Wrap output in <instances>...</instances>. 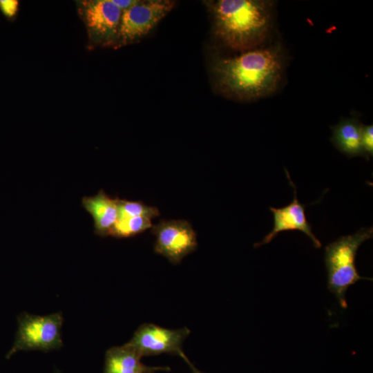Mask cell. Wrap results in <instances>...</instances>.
Masks as SVG:
<instances>
[{
	"instance_id": "cell-1",
	"label": "cell",
	"mask_w": 373,
	"mask_h": 373,
	"mask_svg": "<svg viewBox=\"0 0 373 373\" xmlns=\"http://www.w3.org/2000/svg\"><path fill=\"white\" fill-rule=\"evenodd\" d=\"M213 73L227 97L251 100L273 93L281 79L283 61L278 46L256 48L215 61Z\"/></svg>"
},
{
	"instance_id": "cell-2",
	"label": "cell",
	"mask_w": 373,
	"mask_h": 373,
	"mask_svg": "<svg viewBox=\"0 0 373 373\" xmlns=\"http://www.w3.org/2000/svg\"><path fill=\"white\" fill-rule=\"evenodd\" d=\"M272 4L265 0L209 1L216 36L233 50L257 48L270 30Z\"/></svg>"
},
{
	"instance_id": "cell-3",
	"label": "cell",
	"mask_w": 373,
	"mask_h": 373,
	"mask_svg": "<svg viewBox=\"0 0 373 373\" xmlns=\"http://www.w3.org/2000/svg\"><path fill=\"white\" fill-rule=\"evenodd\" d=\"M373 236V227H363L352 235L342 236L325 247V263L327 271V288L334 294L341 307L347 308L345 293L361 279L355 258L361 245Z\"/></svg>"
},
{
	"instance_id": "cell-4",
	"label": "cell",
	"mask_w": 373,
	"mask_h": 373,
	"mask_svg": "<svg viewBox=\"0 0 373 373\" xmlns=\"http://www.w3.org/2000/svg\"><path fill=\"white\" fill-rule=\"evenodd\" d=\"M90 46L116 48L122 11L111 0L76 1Z\"/></svg>"
},
{
	"instance_id": "cell-5",
	"label": "cell",
	"mask_w": 373,
	"mask_h": 373,
	"mask_svg": "<svg viewBox=\"0 0 373 373\" xmlns=\"http://www.w3.org/2000/svg\"><path fill=\"white\" fill-rule=\"evenodd\" d=\"M170 0L138 1L122 11L116 48L137 42L146 35L173 8Z\"/></svg>"
},
{
	"instance_id": "cell-6",
	"label": "cell",
	"mask_w": 373,
	"mask_h": 373,
	"mask_svg": "<svg viewBox=\"0 0 373 373\" xmlns=\"http://www.w3.org/2000/svg\"><path fill=\"white\" fill-rule=\"evenodd\" d=\"M62 321L58 313L44 316L23 314L19 319L15 343L8 355L19 350L48 351L59 347L62 344Z\"/></svg>"
},
{
	"instance_id": "cell-7",
	"label": "cell",
	"mask_w": 373,
	"mask_h": 373,
	"mask_svg": "<svg viewBox=\"0 0 373 373\" xmlns=\"http://www.w3.org/2000/svg\"><path fill=\"white\" fill-rule=\"evenodd\" d=\"M151 233L156 237L155 252L173 264L180 263L198 246L196 234L185 220H162L152 225Z\"/></svg>"
},
{
	"instance_id": "cell-8",
	"label": "cell",
	"mask_w": 373,
	"mask_h": 373,
	"mask_svg": "<svg viewBox=\"0 0 373 373\" xmlns=\"http://www.w3.org/2000/svg\"><path fill=\"white\" fill-rule=\"evenodd\" d=\"M186 327L177 329L162 327L152 323L142 325L126 344L140 356L171 354L181 356L182 345L189 335Z\"/></svg>"
},
{
	"instance_id": "cell-9",
	"label": "cell",
	"mask_w": 373,
	"mask_h": 373,
	"mask_svg": "<svg viewBox=\"0 0 373 373\" xmlns=\"http://www.w3.org/2000/svg\"><path fill=\"white\" fill-rule=\"evenodd\" d=\"M285 171L289 184L294 189V200L289 204L281 208L269 207L274 216V228L260 242L256 243L254 247L270 242L280 232L300 231L310 238L314 247L320 248L322 244L312 232V227L305 216V206L297 199L296 186L286 169Z\"/></svg>"
},
{
	"instance_id": "cell-10",
	"label": "cell",
	"mask_w": 373,
	"mask_h": 373,
	"mask_svg": "<svg viewBox=\"0 0 373 373\" xmlns=\"http://www.w3.org/2000/svg\"><path fill=\"white\" fill-rule=\"evenodd\" d=\"M82 204L93 219L95 233L108 236L117 218V198H111L100 190L95 195L84 196Z\"/></svg>"
},
{
	"instance_id": "cell-11",
	"label": "cell",
	"mask_w": 373,
	"mask_h": 373,
	"mask_svg": "<svg viewBox=\"0 0 373 373\" xmlns=\"http://www.w3.org/2000/svg\"><path fill=\"white\" fill-rule=\"evenodd\" d=\"M142 356L126 343L113 347L106 353L104 373H154L169 367H149L141 362Z\"/></svg>"
},
{
	"instance_id": "cell-12",
	"label": "cell",
	"mask_w": 373,
	"mask_h": 373,
	"mask_svg": "<svg viewBox=\"0 0 373 373\" xmlns=\"http://www.w3.org/2000/svg\"><path fill=\"white\" fill-rule=\"evenodd\" d=\"M362 126L363 124L354 118H342L336 125L331 126L330 140L348 157L362 156L367 160L361 144Z\"/></svg>"
},
{
	"instance_id": "cell-13",
	"label": "cell",
	"mask_w": 373,
	"mask_h": 373,
	"mask_svg": "<svg viewBox=\"0 0 373 373\" xmlns=\"http://www.w3.org/2000/svg\"><path fill=\"white\" fill-rule=\"evenodd\" d=\"M152 225L151 220L146 217H117L108 236L119 238L132 237L151 228Z\"/></svg>"
},
{
	"instance_id": "cell-14",
	"label": "cell",
	"mask_w": 373,
	"mask_h": 373,
	"mask_svg": "<svg viewBox=\"0 0 373 373\" xmlns=\"http://www.w3.org/2000/svg\"><path fill=\"white\" fill-rule=\"evenodd\" d=\"M117 217L142 216L151 220L160 216V211L157 207L147 206L141 201H130L117 198Z\"/></svg>"
},
{
	"instance_id": "cell-15",
	"label": "cell",
	"mask_w": 373,
	"mask_h": 373,
	"mask_svg": "<svg viewBox=\"0 0 373 373\" xmlns=\"http://www.w3.org/2000/svg\"><path fill=\"white\" fill-rule=\"evenodd\" d=\"M361 144L367 158L373 155V125H363L361 129Z\"/></svg>"
},
{
	"instance_id": "cell-16",
	"label": "cell",
	"mask_w": 373,
	"mask_h": 373,
	"mask_svg": "<svg viewBox=\"0 0 373 373\" xmlns=\"http://www.w3.org/2000/svg\"><path fill=\"white\" fill-rule=\"evenodd\" d=\"M19 6L17 0H0V10L8 19H12L15 17Z\"/></svg>"
},
{
	"instance_id": "cell-17",
	"label": "cell",
	"mask_w": 373,
	"mask_h": 373,
	"mask_svg": "<svg viewBox=\"0 0 373 373\" xmlns=\"http://www.w3.org/2000/svg\"><path fill=\"white\" fill-rule=\"evenodd\" d=\"M122 11L127 10L135 5L138 0H111Z\"/></svg>"
},
{
	"instance_id": "cell-18",
	"label": "cell",
	"mask_w": 373,
	"mask_h": 373,
	"mask_svg": "<svg viewBox=\"0 0 373 373\" xmlns=\"http://www.w3.org/2000/svg\"><path fill=\"white\" fill-rule=\"evenodd\" d=\"M180 357H182L186 363L187 364L189 365V367H191V371L193 373H204V372H200L199 370H198L190 361L188 359V358L186 356V355L183 353Z\"/></svg>"
}]
</instances>
